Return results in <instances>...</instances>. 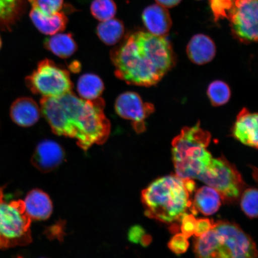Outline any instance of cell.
Wrapping results in <instances>:
<instances>
[{"label": "cell", "instance_id": "obj_1", "mask_svg": "<svg viewBox=\"0 0 258 258\" xmlns=\"http://www.w3.org/2000/svg\"><path fill=\"white\" fill-rule=\"evenodd\" d=\"M104 100L83 99L73 92L63 95L42 98L41 114L58 136L74 139L85 151L94 145L104 144L111 132L106 117Z\"/></svg>", "mask_w": 258, "mask_h": 258}, {"label": "cell", "instance_id": "obj_2", "mask_svg": "<svg viewBox=\"0 0 258 258\" xmlns=\"http://www.w3.org/2000/svg\"><path fill=\"white\" fill-rule=\"evenodd\" d=\"M115 75L128 85H156L175 62L172 46L164 36L138 31L111 50Z\"/></svg>", "mask_w": 258, "mask_h": 258}, {"label": "cell", "instance_id": "obj_3", "mask_svg": "<svg viewBox=\"0 0 258 258\" xmlns=\"http://www.w3.org/2000/svg\"><path fill=\"white\" fill-rule=\"evenodd\" d=\"M141 199L145 215L166 223L181 218L192 206L183 179L175 175L155 180L142 192Z\"/></svg>", "mask_w": 258, "mask_h": 258}, {"label": "cell", "instance_id": "obj_4", "mask_svg": "<svg viewBox=\"0 0 258 258\" xmlns=\"http://www.w3.org/2000/svg\"><path fill=\"white\" fill-rule=\"evenodd\" d=\"M196 258H257L255 243L239 226L228 221L214 223L196 238Z\"/></svg>", "mask_w": 258, "mask_h": 258}, {"label": "cell", "instance_id": "obj_5", "mask_svg": "<svg viewBox=\"0 0 258 258\" xmlns=\"http://www.w3.org/2000/svg\"><path fill=\"white\" fill-rule=\"evenodd\" d=\"M211 140V134L203 129L200 122L182 129L172 143L177 176L183 179H198L213 159L207 150Z\"/></svg>", "mask_w": 258, "mask_h": 258}, {"label": "cell", "instance_id": "obj_6", "mask_svg": "<svg viewBox=\"0 0 258 258\" xmlns=\"http://www.w3.org/2000/svg\"><path fill=\"white\" fill-rule=\"evenodd\" d=\"M214 14L230 21L235 36L245 43L257 40V0H212Z\"/></svg>", "mask_w": 258, "mask_h": 258}, {"label": "cell", "instance_id": "obj_7", "mask_svg": "<svg viewBox=\"0 0 258 258\" xmlns=\"http://www.w3.org/2000/svg\"><path fill=\"white\" fill-rule=\"evenodd\" d=\"M31 221L24 201H6L4 187L0 186V235L9 242L11 247L31 243Z\"/></svg>", "mask_w": 258, "mask_h": 258}, {"label": "cell", "instance_id": "obj_8", "mask_svg": "<svg viewBox=\"0 0 258 258\" xmlns=\"http://www.w3.org/2000/svg\"><path fill=\"white\" fill-rule=\"evenodd\" d=\"M25 81L32 93L43 98L63 95L72 92L73 88L69 71L47 59L40 61Z\"/></svg>", "mask_w": 258, "mask_h": 258}, {"label": "cell", "instance_id": "obj_9", "mask_svg": "<svg viewBox=\"0 0 258 258\" xmlns=\"http://www.w3.org/2000/svg\"><path fill=\"white\" fill-rule=\"evenodd\" d=\"M198 179L215 189L221 198L228 201L237 199L244 185L236 167L224 157L213 158Z\"/></svg>", "mask_w": 258, "mask_h": 258}, {"label": "cell", "instance_id": "obj_10", "mask_svg": "<svg viewBox=\"0 0 258 258\" xmlns=\"http://www.w3.org/2000/svg\"><path fill=\"white\" fill-rule=\"evenodd\" d=\"M115 110L120 117L131 121L137 134H142L146 130L145 120L153 113L154 106L144 102L138 93L126 92L116 99Z\"/></svg>", "mask_w": 258, "mask_h": 258}, {"label": "cell", "instance_id": "obj_11", "mask_svg": "<svg viewBox=\"0 0 258 258\" xmlns=\"http://www.w3.org/2000/svg\"><path fill=\"white\" fill-rule=\"evenodd\" d=\"M66 153L61 145L52 140H44L37 145L31 163L42 173H49L63 163Z\"/></svg>", "mask_w": 258, "mask_h": 258}, {"label": "cell", "instance_id": "obj_12", "mask_svg": "<svg viewBox=\"0 0 258 258\" xmlns=\"http://www.w3.org/2000/svg\"><path fill=\"white\" fill-rule=\"evenodd\" d=\"M258 118L257 113L244 108L238 114L233 128L234 137L247 146L257 148Z\"/></svg>", "mask_w": 258, "mask_h": 258}, {"label": "cell", "instance_id": "obj_13", "mask_svg": "<svg viewBox=\"0 0 258 258\" xmlns=\"http://www.w3.org/2000/svg\"><path fill=\"white\" fill-rule=\"evenodd\" d=\"M41 114L40 106L33 99L28 97L16 99L10 109V116L12 121L24 127H31L36 124Z\"/></svg>", "mask_w": 258, "mask_h": 258}, {"label": "cell", "instance_id": "obj_14", "mask_svg": "<svg viewBox=\"0 0 258 258\" xmlns=\"http://www.w3.org/2000/svg\"><path fill=\"white\" fill-rule=\"evenodd\" d=\"M24 202L26 212L31 220H46L52 214L53 204L50 197L40 189L29 192Z\"/></svg>", "mask_w": 258, "mask_h": 258}, {"label": "cell", "instance_id": "obj_15", "mask_svg": "<svg viewBox=\"0 0 258 258\" xmlns=\"http://www.w3.org/2000/svg\"><path fill=\"white\" fill-rule=\"evenodd\" d=\"M142 18L150 33L158 36H164L172 27L169 12L159 5L148 6L144 10Z\"/></svg>", "mask_w": 258, "mask_h": 258}, {"label": "cell", "instance_id": "obj_16", "mask_svg": "<svg viewBox=\"0 0 258 258\" xmlns=\"http://www.w3.org/2000/svg\"><path fill=\"white\" fill-rule=\"evenodd\" d=\"M186 53L192 62L201 66L214 59L217 48L211 38L199 34L195 35L190 40L186 47Z\"/></svg>", "mask_w": 258, "mask_h": 258}, {"label": "cell", "instance_id": "obj_17", "mask_svg": "<svg viewBox=\"0 0 258 258\" xmlns=\"http://www.w3.org/2000/svg\"><path fill=\"white\" fill-rule=\"evenodd\" d=\"M30 17L35 28L41 33L49 36L66 30L69 22L63 11L51 16H45L31 9Z\"/></svg>", "mask_w": 258, "mask_h": 258}, {"label": "cell", "instance_id": "obj_18", "mask_svg": "<svg viewBox=\"0 0 258 258\" xmlns=\"http://www.w3.org/2000/svg\"><path fill=\"white\" fill-rule=\"evenodd\" d=\"M26 0H0V30L11 31L24 14Z\"/></svg>", "mask_w": 258, "mask_h": 258}, {"label": "cell", "instance_id": "obj_19", "mask_svg": "<svg viewBox=\"0 0 258 258\" xmlns=\"http://www.w3.org/2000/svg\"><path fill=\"white\" fill-rule=\"evenodd\" d=\"M45 48L62 59L72 56L77 50V44L72 33H62L50 35L44 41Z\"/></svg>", "mask_w": 258, "mask_h": 258}, {"label": "cell", "instance_id": "obj_20", "mask_svg": "<svg viewBox=\"0 0 258 258\" xmlns=\"http://www.w3.org/2000/svg\"><path fill=\"white\" fill-rule=\"evenodd\" d=\"M221 197L214 188L203 186L197 191L192 208L205 215H212L217 212L221 205Z\"/></svg>", "mask_w": 258, "mask_h": 258}, {"label": "cell", "instance_id": "obj_21", "mask_svg": "<svg viewBox=\"0 0 258 258\" xmlns=\"http://www.w3.org/2000/svg\"><path fill=\"white\" fill-rule=\"evenodd\" d=\"M104 89L102 80L95 74H83L77 82V91L80 98L88 101L101 98Z\"/></svg>", "mask_w": 258, "mask_h": 258}, {"label": "cell", "instance_id": "obj_22", "mask_svg": "<svg viewBox=\"0 0 258 258\" xmlns=\"http://www.w3.org/2000/svg\"><path fill=\"white\" fill-rule=\"evenodd\" d=\"M124 31L123 23L119 19L112 18L101 22L96 28V34L102 43L113 46L122 40Z\"/></svg>", "mask_w": 258, "mask_h": 258}, {"label": "cell", "instance_id": "obj_23", "mask_svg": "<svg viewBox=\"0 0 258 258\" xmlns=\"http://www.w3.org/2000/svg\"><path fill=\"white\" fill-rule=\"evenodd\" d=\"M208 98L215 106L224 105L230 101L231 93L230 87L221 80L210 84L207 90Z\"/></svg>", "mask_w": 258, "mask_h": 258}, {"label": "cell", "instance_id": "obj_24", "mask_svg": "<svg viewBox=\"0 0 258 258\" xmlns=\"http://www.w3.org/2000/svg\"><path fill=\"white\" fill-rule=\"evenodd\" d=\"M93 17L100 22L109 20L117 13V6L114 0H93L90 6Z\"/></svg>", "mask_w": 258, "mask_h": 258}, {"label": "cell", "instance_id": "obj_25", "mask_svg": "<svg viewBox=\"0 0 258 258\" xmlns=\"http://www.w3.org/2000/svg\"><path fill=\"white\" fill-rule=\"evenodd\" d=\"M31 9L45 16H51L63 12L64 0H28Z\"/></svg>", "mask_w": 258, "mask_h": 258}, {"label": "cell", "instance_id": "obj_26", "mask_svg": "<svg viewBox=\"0 0 258 258\" xmlns=\"http://www.w3.org/2000/svg\"><path fill=\"white\" fill-rule=\"evenodd\" d=\"M241 208L244 214L250 218H256L257 216V190L249 188L242 196Z\"/></svg>", "mask_w": 258, "mask_h": 258}, {"label": "cell", "instance_id": "obj_27", "mask_svg": "<svg viewBox=\"0 0 258 258\" xmlns=\"http://www.w3.org/2000/svg\"><path fill=\"white\" fill-rule=\"evenodd\" d=\"M188 238L182 234H176L171 238L168 247L171 251L176 254H180L186 252L189 247Z\"/></svg>", "mask_w": 258, "mask_h": 258}, {"label": "cell", "instance_id": "obj_28", "mask_svg": "<svg viewBox=\"0 0 258 258\" xmlns=\"http://www.w3.org/2000/svg\"><path fill=\"white\" fill-rule=\"evenodd\" d=\"M64 226H66V222L63 221L56 222L55 224L50 226L45 230L44 234L48 239L62 241L66 235Z\"/></svg>", "mask_w": 258, "mask_h": 258}, {"label": "cell", "instance_id": "obj_29", "mask_svg": "<svg viewBox=\"0 0 258 258\" xmlns=\"http://www.w3.org/2000/svg\"><path fill=\"white\" fill-rule=\"evenodd\" d=\"M181 231L183 235L188 238L195 234L197 219L193 215L185 214L182 216Z\"/></svg>", "mask_w": 258, "mask_h": 258}, {"label": "cell", "instance_id": "obj_30", "mask_svg": "<svg viewBox=\"0 0 258 258\" xmlns=\"http://www.w3.org/2000/svg\"><path fill=\"white\" fill-rule=\"evenodd\" d=\"M214 222L209 219H200L196 221L195 234L197 237L207 233L214 226Z\"/></svg>", "mask_w": 258, "mask_h": 258}, {"label": "cell", "instance_id": "obj_31", "mask_svg": "<svg viewBox=\"0 0 258 258\" xmlns=\"http://www.w3.org/2000/svg\"><path fill=\"white\" fill-rule=\"evenodd\" d=\"M146 234L145 231L143 227L141 225H137L132 226L129 229L128 232V239L132 243L135 244H138L144 236V235Z\"/></svg>", "mask_w": 258, "mask_h": 258}, {"label": "cell", "instance_id": "obj_32", "mask_svg": "<svg viewBox=\"0 0 258 258\" xmlns=\"http://www.w3.org/2000/svg\"><path fill=\"white\" fill-rule=\"evenodd\" d=\"M158 5L165 8L175 7L181 2V0H156Z\"/></svg>", "mask_w": 258, "mask_h": 258}, {"label": "cell", "instance_id": "obj_33", "mask_svg": "<svg viewBox=\"0 0 258 258\" xmlns=\"http://www.w3.org/2000/svg\"><path fill=\"white\" fill-rule=\"evenodd\" d=\"M183 180V183L187 191L189 194H191L193 191H195L196 189V183L192 179H184Z\"/></svg>", "mask_w": 258, "mask_h": 258}, {"label": "cell", "instance_id": "obj_34", "mask_svg": "<svg viewBox=\"0 0 258 258\" xmlns=\"http://www.w3.org/2000/svg\"><path fill=\"white\" fill-rule=\"evenodd\" d=\"M153 238L150 235L145 234L144 236L142 237L140 243L143 247H147L149 246L151 242H152Z\"/></svg>", "mask_w": 258, "mask_h": 258}, {"label": "cell", "instance_id": "obj_35", "mask_svg": "<svg viewBox=\"0 0 258 258\" xmlns=\"http://www.w3.org/2000/svg\"><path fill=\"white\" fill-rule=\"evenodd\" d=\"M10 247H11V246L9 242L0 235V249H8Z\"/></svg>", "mask_w": 258, "mask_h": 258}, {"label": "cell", "instance_id": "obj_36", "mask_svg": "<svg viewBox=\"0 0 258 258\" xmlns=\"http://www.w3.org/2000/svg\"><path fill=\"white\" fill-rule=\"evenodd\" d=\"M79 63L77 62H74L73 64H71V69H72V71H74V72H77L78 70L80 69V66H78Z\"/></svg>", "mask_w": 258, "mask_h": 258}, {"label": "cell", "instance_id": "obj_37", "mask_svg": "<svg viewBox=\"0 0 258 258\" xmlns=\"http://www.w3.org/2000/svg\"><path fill=\"white\" fill-rule=\"evenodd\" d=\"M2 47V40L1 36H0V50H1Z\"/></svg>", "mask_w": 258, "mask_h": 258}, {"label": "cell", "instance_id": "obj_38", "mask_svg": "<svg viewBox=\"0 0 258 258\" xmlns=\"http://www.w3.org/2000/svg\"><path fill=\"white\" fill-rule=\"evenodd\" d=\"M82 2H88L89 0H81Z\"/></svg>", "mask_w": 258, "mask_h": 258}]
</instances>
